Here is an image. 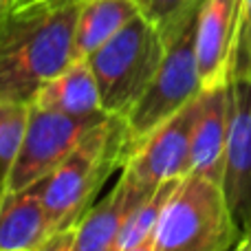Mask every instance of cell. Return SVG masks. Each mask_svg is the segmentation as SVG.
Listing matches in <instances>:
<instances>
[{
	"instance_id": "obj_1",
	"label": "cell",
	"mask_w": 251,
	"mask_h": 251,
	"mask_svg": "<svg viewBox=\"0 0 251 251\" xmlns=\"http://www.w3.org/2000/svg\"><path fill=\"white\" fill-rule=\"evenodd\" d=\"M82 0H33L0 22V101H33L44 82L73 62Z\"/></svg>"
},
{
	"instance_id": "obj_2",
	"label": "cell",
	"mask_w": 251,
	"mask_h": 251,
	"mask_svg": "<svg viewBox=\"0 0 251 251\" xmlns=\"http://www.w3.org/2000/svg\"><path fill=\"white\" fill-rule=\"evenodd\" d=\"M128 154L126 119L108 115L42 181V201L51 234L77 225L110 174L124 168Z\"/></svg>"
},
{
	"instance_id": "obj_3",
	"label": "cell",
	"mask_w": 251,
	"mask_h": 251,
	"mask_svg": "<svg viewBox=\"0 0 251 251\" xmlns=\"http://www.w3.org/2000/svg\"><path fill=\"white\" fill-rule=\"evenodd\" d=\"M201 7L203 0L192 2L168 29L161 31L163 35L161 62L143 95L124 117L128 128L130 152L156 126L178 113L203 91L196 62V25Z\"/></svg>"
},
{
	"instance_id": "obj_4",
	"label": "cell",
	"mask_w": 251,
	"mask_h": 251,
	"mask_svg": "<svg viewBox=\"0 0 251 251\" xmlns=\"http://www.w3.org/2000/svg\"><path fill=\"white\" fill-rule=\"evenodd\" d=\"M221 181L187 172L154 229V251H231L240 240Z\"/></svg>"
},
{
	"instance_id": "obj_5",
	"label": "cell",
	"mask_w": 251,
	"mask_h": 251,
	"mask_svg": "<svg viewBox=\"0 0 251 251\" xmlns=\"http://www.w3.org/2000/svg\"><path fill=\"white\" fill-rule=\"evenodd\" d=\"M163 55V35L139 13L86 57L106 115L126 117L148 88Z\"/></svg>"
},
{
	"instance_id": "obj_6",
	"label": "cell",
	"mask_w": 251,
	"mask_h": 251,
	"mask_svg": "<svg viewBox=\"0 0 251 251\" xmlns=\"http://www.w3.org/2000/svg\"><path fill=\"white\" fill-rule=\"evenodd\" d=\"M106 117L108 115H69L29 104L25 134L11 168L7 192L44 181Z\"/></svg>"
},
{
	"instance_id": "obj_7",
	"label": "cell",
	"mask_w": 251,
	"mask_h": 251,
	"mask_svg": "<svg viewBox=\"0 0 251 251\" xmlns=\"http://www.w3.org/2000/svg\"><path fill=\"white\" fill-rule=\"evenodd\" d=\"M199 108L201 95L159 124L132 148L122 168V176L130 185L143 192H154L163 181L181 178L190 172L192 132Z\"/></svg>"
},
{
	"instance_id": "obj_8",
	"label": "cell",
	"mask_w": 251,
	"mask_h": 251,
	"mask_svg": "<svg viewBox=\"0 0 251 251\" xmlns=\"http://www.w3.org/2000/svg\"><path fill=\"white\" fill-rule=\"evenodd\" d=\"M221 185L245 236L251 229V79L229 82V130Z\"/></svg>"
},
{
	"instance_id": "obj_9",
	"label": "cell",
	"mask_w": 251,
	"mask_h": 251,
	"mask_svg": "<svg viewBox=\"0 0 251 251\" xmlns=\"http://www.w3.org/2000/svg\"><path fill=\"white\" fill-rule=\"evenodd\" d=\"M240 0H203L196 25V62L203 88L229 82Z\"/></svg>"
},
{
	"instance_id": "obj_10",
	"label": "cell",
	"mask_w": 251,
	"mask_h": 251,
	"mask_svg": "<svg viewBox=\"0 0 251 251\" xmlns=\"http://www.w3.org/2000/svg\"><path fill=\"white\" fill-rule=\"evenodd\" d=\"M227 130H229V82L203 88L201 93V108L192 132L190 172L221 181Z\"/></svg>"
},
{
	"instance_id": "obj_11",
	"label": "cell",
	"mask_w": 251,
	"mask_h": 251,
	"mask_svg": "<svg viewBox=\"0 0 251 251\" xmlns=\"http://www.w3.org/2000/svg\"><path fill=\"white\" fill-rule=\"evenodd\" d=\"M152 192L137 190L124 176L104 196V201L93 203L79 223L73 227L75 245L79 251H117V240L128 214L146 201Z\"/></svg>"
},
{
	"instance_id": "obj_12",
	"label": "cell",
	"mask_w": 251,
	"mask_h": 251,
	"mask_svg": "<svg viewBox=\"0 0 251 251\" xmlns=\"http://www.w3.org/2000/svg\"><path fill=\"white\" fill-rule=\"evenodd\" d=\"M51 236L42 201V181L0 199V251H38Z\"/></svg>"
},
{
	"instance_id": "obj_13",
	"label": "cell",
	"mask_w": 251,
	"mask_h": 251,
	"mask_svg": "<svg viewBox=\"0 0 251 251\" xmlns=\"http://www.w3.org/2000/svg\"><path fill=\"white\" fill-rule=\"evenodd\" d=\"M31 104L69 115H106L95 75L86 60H73L55 77L44 82Z\"/></svg>"
},
{
	"instance_id": "obj_14",
	"label": "cell",
	"mask_w": 251,
	"mask_h": 251,
	"mask_svg": "<svg viewBox=\"0 0 251 251\" xmlns=\"http://www.w3.org/2000/svg\"><path fill=\"white\" fill-rule=\"evenodd\" d=\"M137 16V0H82L75 25L73 60H86Z\"/></svg>"
},
{
	"instance_id": "obj_15",
	"label": "cell",
	"mask_w": 251,
	"mask_h": 251,
	"mask_svg": "<svg viewBox=\"0 0 251 251\" xmlns=\"http://www.w3.org/2000/svg\"><path fill=\"white\" fill-rule=\"evenodd\" d=\"M181 178L163 181L146 201H141V203L128 214V218H126V223L122 227V234H119V240H117V251L134 247V245H139L154 236L156 223H159L161 214H163L165 205H168L170 196L174 194V190H176Z\"/></svg>"
},
{
	"instance_id": "obj_16",
	"label": "cell",
	"mask_w": 251,
	"mask_h": 251,
	"mask_svg": "<svg viewBox=\"0 0 251 251\" xmlns=\"http://www.w3.org/2000/svg\"><path fill=\"white\" fill-rule=\"evenodd\" d=\"M26 113H29V106L25 104L0 101V199L7 192L11 168L16 163L18 150H20Z\"/></svg>"
},
{
	"instance_id": "obj_17",
	"label": "cell",
	"mask_w": 251,
	"mask_h": 251,
	"mask_svg": "<svg viewBox=\"0 0 251 251\" xmlns=\"http://www.w3.org/2000/svg\"><path fill=\"white\" fill-rule=\"evenodd\" d=\"M231 79H251V0H240L236 44L229 66Z\"/></svg>"
},
{
	"instance_id": "obj_18",
	"label": "cell",
	"mask_w": 251,
	"mask_h": 251,
	"mask_svg": "<svg viewBox=\"0 0 251 251\" xmlns=\"http://www.w3.org/2000/svg\"><path fill=\"white\" fill-rule=\"evenodd\" d=\"M192 2L196 0H137L139 13L159 31L168 29Z\"/></svg>"
},
{
	"instance_id": "obj_19",
	"label": "cell",
	"mask_w": 251,
	"mask_h": 251,
	"mask_svg": "<svg viewBox=\"0 0 251 251\" xmlns=\"http://www.w3.org/2000/svg\"><path fill=\"white\" fill-rule=\"evenodd\" d=\"M38 251H79L77 245H75L73 227H71V229H62V231L51 234L42 245H40Z\"/></svg>"
},
{
	"instance_id": "obj_20",
	"label": "cell",
	"mask_w": 251,
	"mask_h": 251,
	"mask_svg": "<svg viewBox=\"0 0 251 251\" xmlns=\"http://www.w3.org/2000/svg\"><path fill=\"white\" fill-rule=\"evenodd\" d=\"M124 251H154V236L148 238V240H143V243H139V245H134V247L124 249Z\"/></svg>"
},
{
	"instance_id": "obj_21",
	"label": "cell",
	"mask_w": 251,
	"mask_h": 251,
	"mask_svg": "<svg viewBox=\"0 0 251 251\" xmlns=\"http://www.w3.org/2000/svg\"><path fill=\"white\" fill-rule=\"evenodd\" d=\"M231 251H251V238L247 234L240 236V240L234 245V249H231Z\"/></svg>"
},
{
	"instance_id": "obj_22",
	"label": "cell",
	"mask_w": 251,
	"mask_h": 251,
	"mask_svg": "<svg viewBox=\"0 0 251 251\" xmlns=\"http://www.w3.org/2000/svg\"><path fill=\"white\" fill-rule=\"evenodd\" d=\"M13 9V0H0V22L7 18V13Z\"/></svg>"
},
{
	"instance_id": "obj_23",
	"label": "cell",
	"mask_w": 251,
	"mask_h": 251,
	"mask_svg": "<svg viewBox=\"0 0 251 251\" xmlns=\"http://www.w3.org/2000/svg\"><path fill=\"white\" fill-rule=\"evenodd\" d=\"M33 2V0H13V7H20V4H29Z\"/></svg>"
},
{
	"instance_id": "obj_24",
	"label": "cell",
	"mask_w": 251,
	"mask_h": 251,
	"mask_svg": "<svg viewBox=\"0 0 251 251\" xmlns=\"http://www.w3.org/2000/svg\"><path fill=\"white\" fill-rule=\"evenodd\" d=\"M247 236H249V238H251V229H249V231H247Z\"/></svg>"
}]
</instances>
